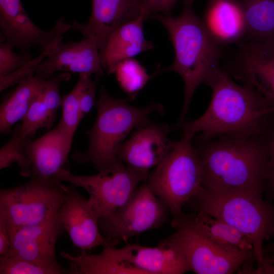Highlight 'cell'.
Here are the masks:
<instances>
[{"instance_id":"1","label":"cell","mask_w":274,"mask_h":274,"mask_svg":"<svg viewBox=\"0 0 274 274\" xmlns=\"http://www.w3.org/2000/svg\"><path fill=\"white\" fill-rule=\"evenodd\" d=\"M204 84L212 88L210 105L200 117L176 127L182 129L183 136L193 139L196 136L204 142L223 136L247 138L265 133L274 107L255 89L236 83L220 66Z\"/></svg>"},{"instance_id":"2","label":"cell","mask_w":274,"mask_h":274,"mask_svg":"<svg viewBox=\"0 0 274 274\" xmlns=\"http://www.w3.org/2000/svg\"><path fill=\"white\" fill-rule=\"evenodd\" d=\"M203 143L196 149L202 165L205 190L262 195L268 170L264 135L247 138L223 136Z\"/></svg>"},{"instance_id":"3","label":"cell","mask_w":274,"mask_h":274,"mask_svg":"<svg viewBox=\"0 0 274 274\" xmlns=\"http://www.w3.org/2000/svg\"><path fill=\"white\" fill-rule=\"evenodd\" d=\"M178 16L154 14L150 16L166 28L175 51V59L168 67L157 70L154 75L165 72L178 74L184 83L183 106L178 126L184 122L192 96L210 74L219 66L221 46L212 38L202 19L194 11L192 4H184Z\"/></svg>"},{"instance_id":"4","label":"cell","mask_w":274,"mask_h":274,"mask_svg":"<svg viewBox=\"0 0 274 274\" xmlns=\"http://www.w3.org/2000/svg\"><path fill=\"white\" fill-rule=\"evenodd\" d=\"M96 104V120L92 128L86 131L88 149L84 153L75 152L72 158L78 163H92L98 172L119 161L120 149L132 130L149 120L153 113L164 112L162 105L156 102L142 108L132 106L128 99L111 96L103 87Z\"/></svg>"},{"instance_id":"5","label":"cell","mask_w":274,"mask_h":274,"mask_svg":"<svg viewBox=\"0 0 274 274\" xmlns=\"http://www.w3.org/2000/svg\"><path fill=\"white\" fill-rule=\"evenodd\" d=\"M238 230L252 242L258 264L263 262V243L274 237V204L262 195L246 192L214 193L203 188L187 202Z\"/></svg>"},{"instance_id":"6","label":"cell","mask_w":274,"mask_h":274,"mask_svg":"<svg viewBox=\"0 0 274 274\" xmlns=\"http://www.w3.org/2000/svg\"><path fill=\"white\" fill-rule=\"evenodd\" d=\"M192 139L174 141L168 154L150 174L146 184L168 207L173 217L203 188V167Z\"/></svg>"},{"instance_id":"7","label":"cell","mask_w":274,"mask_h":274,"mask_svg":"<svg viewBox=\"0 0 274 274\" xmlns=\"http://www.w3.org/2000/svg\"><path fill=\"white\" fill-rule=\"evenodd\" d=\"M68 186L55 178H30L26 183L0 191V217L8 230L39 224L57 216Z\"/></svg>"},{"instance_id":"8","label":"cell","mask_w":274,"mask_h":274,"mask_svg":"<svg viewBox=\"0 0 274 274\" xmlns=\"http://www.w3.org/2000/svg\"><path fill=\"white\" fill-rule=\"evenodd\" d=\"M95 175L79 176L65 168L55 178L69 182L88 193L89 204L97 218L105 217L121 208L131 197L139 183L146 181L150 174L129 167L119 161Z\"/></svg>"},{"instance_id":"9","label":"cell","mask_w":274,"mask_h":274,"mask_svg":"<svg viewBox=\"0 0 274 274\" xmlns=\"http://www.w3.org/2000/svg\"><path fill=\"white\" fill-rule=\"evenodd\" d=\"M176 230L164 241L185 258L191 271L197 274H231L242 264L255 258L254 250L244 251L218 245L189 225L172 219Z\"/></svg>"},{"instance_id":"10","label":"cell","mask_w":274,"mask_h":274,"mask_svg":"<svg viewBox=\"0 0 274 274\" xmlns=\"http://www.w3.org/2000/svg\"><path fill=\"white\" fill-rule=\"evenodd\" d=\"M168 212L167 205L146 184L138 187L125 204L100 219L99 227L107 241L115 245L161 227L167 221Z\"/></svg>"},{"instance_id":"11","label":"cell","mask_w":274,"mask_h":274,"mask_svg":"<svg viewBox=\"0 0 274 274\" xmlns=\"http://www.w3.org/2000/svg\"><path fill=\"white\" fill-rule=\"evenodd\" d=\"M224 70L253 88L274 107V43L246 41L239 44Z\"/></svg>"},{"instance_id":"12","label":"cell","mask_w":274,"mask_h":274,"mask_svg":"<svg viewBox=\"0 0 274 274\" xmlns=\"http://www.w3.org/2000/svg\"><path fill=\"white\" fill-rule=\"evenodd\" d=\"M63 229L57 215L39 224L8 230L10 249L49 274L69 273L59 263L55 254L56 244Z\"/></svg>"},{"instance_id":"13","label":"cell","mask_w":274,"mask_h":274,"mask_svg":"<svg viewBox=\"0 0 274 274\" xmlns=\"http://www.w3.org/2000/svg\"><path fill=\"white\" fill-rule=\"evenodd\" d=\"M0 28L1 36L6 41L21 53H29L34 45L43 51L72 26L62 17L51 30H42L31 20L21 0H0Z\"/></svg>"},{"instance_id":"14","label":"cell","mask_w":274,"mask_h":274,"mask_svg":"<svg viewBox=\"0 0 274 274\" xmlns=\"http://www.w3.org/2000/svg\"><path fill=\"white\" fill-rule=\"evenodd\" d=\"M73 136L58 123L53 129L28 141L22 149L21 175L29 178H55L67 161Z\"/></svg>"},{"instance_id":"15","label":"cell","mask_w":274,"mask_h":274,"mask_svg":"<svg viewBox=\"0 0 274 274\" xmlns=\"http://www.w3.org/2000/svg\"><path fill=\"white\" fill-rule=\"evenodd\" d=\"M173 126L149 119L138 125L121 147L118 159L137 170L149 173L165 158L174 141L168 138Z\"/></svg>"},{"instance_id":"16","label":"cell","mask_w":274,"mask_h":274,"mask_svg":"<svg viewBox=\"0 0 274 274\" xmlns=\"http://www.w3.org/2000/svg\"><path fill=\"white\" fill-rule=\"evenodd\" d=\"M58 71L71 72L79 75H104L96 43L83 37L79 42H60L55 45L39 65L36 75L47 79Z\"/></svg>"},{"instance_id":"17","label":"cell","mask_w":274,"mask_h":274,"mask_svg":"<svg viewBox=\"0 0 274 274\" xmlns=\"http://www.w3.org/2000/svg\"><path fill=\"white\" fill-rule=\"evenodd\" d=\"M88 20L81 23L74 20L72 28L96 44L100 53L111 34L121 25L144 15L138 0H92Z\"/></svg>"},{"instance_id":"18","label":"cell","mask_w":274,"mask_h":274,"mask_svg":"<svg viewBox=\"0 0 274 274\" xmlns=\"http://www.w3.org/2000/svg\"><path fill=\"white\" fill-rule=\"evenodd\" d=\"M58 217L73 245L81 250H91L109 243L99 231V220L94 214L88 199L72 186L67 188Z\"/></svg>"},{"instance_id":"19","label":"cell","mask_w":274,"mask_h":274,"mask_svg":"<svg viewBox=\"0 0 274 274\" xmlns=\"http://www.w3.org/2000/svg\"><path fill=\"white\" fill-rule=\"evenodd\" d=\"M116 250L124 261L146 274H182L191 271L183 255L164 239L154 247L127 243Z\"/></svg>"},{"instance_id":"20","label":"cell","mask_w":274,"mask_h":274,"mask_svg":"<svg viewBox=\"0 0 274 274\" xmlns=\"http://www.w3.org/2000/svg\"><path fill=\"white\" fill-rule=\"evenodd\" d=\"M146 17H140L119 26L111 34L99 53L101 64L108 74L114 73L118 64L153 47L145 37L143 22Z\"/></svg>"},{"instance_id":"21","label":"cell","mask_w":274,"mask_h":274,"mask_svg":"<svg viewBox=\"0 0 274 274\" xmlns=\"http://www.w3.org/2000/svg\"><path fill=\"white\" fill-rule=\"evenodd\" d=\"M202 20L221 46L238 43L246 39V20L238 0H208Z\"/></svg>"},{"instance_id":"22","label":"cell","mask_w":274,"mask_h":274,"mask_svg":"<svg viewBox=\"0 0 274 274\" xmlns=\"http://www.w3.org/2000/svg\"><path fill=\"white\" fill-rule=\"evenodd\" d=\"M172 219L184 223L221 246L244 251L254 250L251 241L225 221L205 212H182Z\"/></svg>"},{"instance_id":"23","label":"cell","mask_w":274,"mask_h":274,"mask_svg":"<svg viewBox=\"0 0 274 274\" xmlns=\"http://www.w3.org/2000/svg\"><path fill=\"white\" fill-rule=\"evenodd\" d=\"M97 254L89 255L85 250L77 256L62 251L60 256L69 262V273L74 274H146L124 261L118 255L114 245L109 243Z\"/></svg>"},{"instance_id":"24","label":"cell","mask_w":274,"mask_h":274,"mask_svg":"<svg viewBox=\"0 0 274 274\" xmlns=\"http://www.w3.org/2000/svg\"><path fill=\"white\" fill-rule=\"evenodd\" d=\"M46 79L38 75L19 82L3 97L0 109V132H10L16 122L22 120L35 99L42 91Z\"/></svg>"},{"instance_id":"25","label":"cell","mask_w":274,"mask_h":274,"mask_svg":"<svg viewBox=\"0 0 274 274\" xmlns=\"http://www.w3.org/2000/svg\"><path fill=\"white\" fill-rule=\"evenodd\" d=\"M246 23V41L274 43V0H238Z\"/></svg>"},{"instance_id":"26","label":"cell","mask_w":274,"mask_h":274,"mask_svg":"<svg viewBox=\"0 0 274 274\" xmlns=\"http://www.w3.org/2000/svg\"><path fill=\"white\" fill-rule=\"evenodd\" d=\"M116 80L130 100H133L152 76L146 68L133 58L120 62L114 72Z\"/></svg>"},{"instance_id":"27","label":"cell","mask_w":274,"mask_h":274,"mask_svg":"<svg viewBox=\"0 0 274 274\" xmlns=\"http://www.w3.org/2000/svg\"><path fill=\"white\" fill-rule=\"evenodd\" d=\"M41 93L31 104L22 120L21 124L18 125L22 133L31 138L38 130L43 128H50L54 120L43 101Z\"/></svg>"},{"instance_id":"28","label":"cell","mask_w":274,"mask_h":274,"mask_svg":"<svg viewBox=\"0 0 274 274\" xmlns=\"http://www.w3.org/2000/svg\"><path fill=\"white\" fill-rule=\"evenodd\" d=\"M63 35L57 37L50 45L41 54L36 58H33L22 67L11 73V74L0 78V91L4 90L9 87L20 82L27 80L33 76L34 73L41 63L47 57L51 49L57 44L62 42Z\"/></svg>"},{"instance_id":"29","label":"cell","mask_w":274,"mask_h":274,"mask_svg":"<svg viewBox=\"0 0 274 274\" xmlns=\"http://www.w3.org/2000/svg\"><path fill=\"white\" fill-rule=\"evenodd\" d=\"M61 107L62 116L59 123L74 135L84 117L81 113L78 91L76 85L70 92L62 97Z\"/></svg>"},{"instance_id":"30","label":"cell","mask_w":274,"mask_h":274,"mask_svg":"<svg viewBox=\"0 0 274 274\" xmlns=\"http://www.w3.org/2000/svg\"><path fill=\"white\" fill-rule=\"evenodd\" d=\"M1 274H49L43 268L21 257L10 249L0 255Z\"/></svg>"},{"instance_id":"31","label":"cell","mask_w":274,"mask_h":274,"mask_svg":"<svg viewBox=\"0 0 274 274\" xmlns=\"http://www.w3.org/2000/svg\"><path fill=\"white\" fill-rule=\"evenodd\" d=\"M71 77L66 72L53 75L46 79L41 93L43 101L51 116L54 119L57 109L61 106L62 97L60 94V86Z\"/></svg>"},{"instance_id":"32","label":"cell","mask_w":274,"mask_h":274,"mask_svg":"<svg viewBox=\"0 0 274 274\" xmlns=\"http://www.w3.org/2000/svg\"><path fill=\"white\" fill-rule=\"evenodd\" d=\"M13 48L9 42L1 41L0 78L15 71L33 59L29 53L17 54L13 51Z\"/></svg>"},{"instance_id":"33","label":"cell","mask_w":274,"mask_h":274,"mask_svg":"<svg viewBox=\"0 0 274 274\" xmlns=\"http://www.w3.org/2000/svg\"><path fill=\"white\" fill-rule=\"evenodd\" d=\"M97 80H92L91 76L80 75L75 85L78 89L79 100L82 114L84 117L96 103V90Z\"/></svg>"},{"instance_id":"34","label":"cell","mask_w":274,"mask_h":274,"mask_svg":"<svg viewBox=\"0 0 274 274\" xmlns=\"http://www.w3.org/2000/svg\"><path fill=\"white\" fill-rule=\"evenodd\" d=\"M268 158V177L265 191L268 200H274V125L264 134Z\"/></svg>"},{"instance_id":"35","label":"cell","mask_w":274,"mask_h":274,"mask_svg":"<svg viewBox=\"0 0 274 274\" xmlns=\"http://www.w3.org/2000/svg\"><path fill=\"white\" fill-rule=\"evenodd\" d=\"M144 14L149 18L151 15L161 13L169 16L176 4L180 0H138Z\"/></svg>"},{"instance_id":"36","label":"cell","mask_w":274,"mask_h":274,"mask_svg":"<svg viewBox=\"0 0 274 274\" xmlns=\"http://www.w3.org/2000/svg\"><path fill=\"white\" fill-rule=\"evenodd\" d=\"M10 249V241L8 230L3 218L0 217V255Z\"/></svg>"},{"instance_id":"37","label":"cell","mask_w":274,"mask_h":274,"mask_svg":"<svg viewBox=\"0 0 274 274\" xmlns=\"http://www.w3.org/2000/svg\"><path fill=\"white\" fill-rule=\"evenodd\" d=\"M252 273L274 274V263H271L264 258L263 262L261 264H258L257 267L253 269Z\"/></svg>"},{"instance_id":"38","label":"cell","mask_w":274,"mask_h":274,"mask_svg":"<svg viewBox=\"0 0 274 274\" xmlns=\"http://www.w3.org/2000/svg\"><path fill=\"white\" fill-rule=\"evenodd\" d=\"M263 258L266 259L271 263H274V241L265 248H263Z\"/></svg>"},{"instance_id":"39","label":"cell","mask_w":274,"mask_h":274,"mask_svg":"<svg viewBox=\"0 0 274 274\" xmlns=\"http://www.w3.org/2000/svg\"><path fill=\"white\" fill-rule=\"evenodd\" d=\"M195 0H180V1H182L184 4H193V2Z\"/></svg>"}]
</instances>
